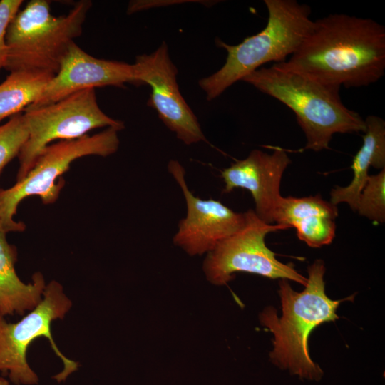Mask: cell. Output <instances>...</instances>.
<instances>
[{"mask_svg": "<svg viewBox=\"0 0 385 385\" xmlns=\"http://www.w3.org/2000/svg\"><path fill=\"white\" fill-rule=\"evenodd\" d=\"M290 163L287 152L279 147L272 154L253 150L245 159L220 171L225 183L223 192L235 188L247 190L254 199L256 215L265 223L272 224L282 197V177Z\"/></svg>", "mask_w": 385, "mask_h": 385, "instance_id": "obj_13", "label": "cell"}, {"mask_svg": "<svg viewBox=\"0 0 385 385\" xmlns=\"http://www.w3.org/2000/svg\"><path fill=\"white\" fill-rule=\"evenodd\" d=\"M28 135L24 113L11 116L6 123L0 125V174L9 163L18 156Z\"/></svg>", "mask_w": 385, "mask_h": 385, "instance_id": "obj_19", "label": "cell"}, {"mask_svg": "<svg viewBox=\"0 0 385 385\" xmlns=\"http://www.w3.org/2000/svg\"><path fill=\"white\" fill-rule=\"evenodd\" d=\"M307 271V282L301 292H295L287 279L279 281L282 316L278 317L274 308L267 307L260 319L274 335L270 354L272 362L302 379L318 381L323 372L309 356V337L317 326L339 318L336 312L343 300H332L327 296L325 266L322 260H317Z\"/></svg>", "mask_w": 385, "mask_h": 385, "instance_id": "obj_2", "label": "cell"}, {"mask_svg": "<svg viewBox=\"0 0 385 385\" xmlns=\"http://www.w3.org/2000/svg\"><path fill=\"white\" fill-rule=\"evenodd\" d=\"M72 305L56 281L46 285L41 302L17 322H6L0 314V373L8 375L16 385H33L38 382L37 374L27 362V350L39 337L50 342L54 353L63 364V371L53 378L61 382L76 371L77 362L66 358L58 349L51 334V323L63 319Z\"/></svg>", "mask_w": 385, "mask_h": 385, "instance_id": "obj_8", "label": "cell"}, {"mask_svg": "<svg viewBox=\"0 0 385 385\" xmlns=\"http://www.w3.org/2000/svg\"><path fill=\"white\" fill-rule=\"evenodd\" d=\"M264 3L268 19L260 32L237 45H229L216 38V45L227 51V57L220 69L198 81L207 101L216 98L265 63L285 61L312 29L314 21L307 4L296 0H265Z\"/></svg>", "mask_w": 385, "mask_h": 385, "instance_id": "obj_4", "label": "cell"}, {"mask_svg": "<svg viewBox=\"0 0 385 385\" xmlns=\"http://www.w3.org/2000/svg\"><path fill=\"white\" fill-rule=\"evenodd\" d=\"M24 111L29 135L18 155L17 181L26 175L41 151L53 140L79 138L98 128L113 127L119 130L125 128L123 122L111 118L100 108L95 88Z\"/></svg>", "mask_w": 385, "mask_h": 385, "instance_id": "obj_7", "label": "cell"}, {"mask_svg": "<svg viewBox=\"0 0 385 385\" xmlns=\"http://www.w3.org/2000/svg\"><path fill=\"white\" fill-rule=\"evenodd\" d=\"M92 3L76 2L69 12L58 17L46 0H31L9 23L6 34L8 54L4 68L40 71L56 74L83 24Z\"/></svg>", "mask_w": 385, "mask_h": 385, "instance_id": "obj_5", "label": "cell"}, {"mask_svg": "<svg viewBox=\"0 0 385 385\" xmlns=\"http://www.w3.org/2000/svg\"><path fill=\"white\" fill-rule=\"evenodd\" d=\"M136 86L151 88L148 106L185 145L207 141L198 120L185 102L177 82L178 69L165 42L150 54L138 55L133 64Z\"/></svg>", "mask_w": 385, "mask_h": 385, "instance_id": "obj_10", "label": "cell"}, {"mask_svg": "<svg viewBox=\"0 0 385 385\" xmlns=\"http://www.w3.org/2000/svg\"><path fill=\"white\" fill-rule=\"evenodd\" d=\"M280 67L322 83L358 88L377 82L385 72V28L371 19L332 14L312 29Z\"/></svg>", "mask_w": 385, "mask_h": 385, "instance_id": "obj_1", "label": "cell"}, {"mask_svg": "<svg viewBox=\"0 0 385 385\" xmlns=\"http://www.w3.org/2000/svg\"><path fill=\"white\" fill-rule=\"evenodd\" d=\"M168 169L183 191L187 209L173 237L176 246L190 256L207 254L243 227L245 212H234L219 200H202L192 193L185 182V170L178 161L171 160Z\"/></svg>", "mask_w": 385, "mask_h": 385, "instance_id": "obj_11", "label": "cell"}, {"mask_svg": "<svg viewBox=\"0 0 385 385\" xmlns=\"http://www.w3.org/2000/svg\"><path fill=\"white\" fill-rule=\"evenodd\" d=\"M22 3V0L0 1V71L4 68L7 59L6 29L11 21L19 12Z\"/></svg>", "mask_w": 385, "mask_h": 385, "instance_id": "obj_20", "label": "cell"}, {"mask_svg": "<svg viewBox=\"0 0 385 385\" xmlns=\"http://www.w3.org/2000/svg\"><path fill=\"white\" fill-rule=\"evenodd\" d=\"M289 108L303 130L304 149L329 148L335 133L364 132V119L342 101L339 88L284 69L277 63L261 67L242 80Z\"/></svg>", "mask_w": 385, "mask_h": 385, "instance_id": "obj_3", "label": "cell"}, {"mask_svg": "<svg viewBox=\"0 0 385 385\" xmlns=\"http://www.w3.org/2000/svg\"><path fill=\"white\" fill-rule=\"evenodd\" d=\"M54 75L40 71L10 72L0 84V122L31 105Z\"/></svg>", "mask_w": 385, "mask_h": 385, "instance_id": "obj_17", "label": "cell"}, {"mask_svg": "<svg viewBox=\"0 0 385 385\" xmlns=\"http://www.w3.org/2000/svg\"><path fill=\"white\" fill-rule=\"evenodd\" d=\"M0 385H10V384L4 377L0 376Z\"/></svg>", "mask_w": 385, "mask_h": 385, "instance_id": "obj_21", "label": "cell"}, {"mask_svg": "<svg viewBox=\"0 0 385 385\" xmlns=\"http://www.w3.org/2000/svg\"><path fill=\"white\" fill-rule=\"evenodd\" d=\"M245 213L243 227L207 254L202 266L207 279L213 284L224 285L234 278L236 272H242L289 279L305 286L307 279L290 264L279 261L265 245L268 233L287 228L265 223L252 209Z\"/></svg>", "mask_w": 385, "mask_h": 385, "instance_id": "obj_9", "label": "cell"}, {"mask_svg": "<svg viewBox=\"0 0 385 385\" xmlns=\"http://www.w3.org/2000/svg\"><path fill=\"white\" fill-rule=\"evenodd\" d=\"M356 211L375 222H384L385 168L377 174L369 175L359 195Z\"/></svg>", "mask_w": 385, "mask_h": 385, "instance_id": "obj_18", "label": "cell"}, {"mask_svg": "<svg viewBox=\"0 0 385 385\" xmlns=\"http://www.w3.org/2000/svg\"><path fill=\"white\" fill-rule=\"evenodd\" d=\"M6 233L0 222V314L3 317L22 315L33 309L41 302L46 287L40 272H36L27 284L18 277L15 270L16 248L7 242Z\"/></svg>", "mask_w": 385, "mask_h": 385, "instance_id": "obj_15", "label": "cell"}, {"mask_svg": "<svg viewBox=\"0 0 385 385\" xmlns=\"http://www.w3.org/2000/svg\"><path fill=\"white\" fill-rule=\"evenodd\" d=\"M337 207L320 195L304 197H282L274 222L294 227L298 238L311 247L330 244L335 237Z\"/></svg>", "mask_w": 385, "mask_h": 385, "instance_id": "obj_14", "label": "cell"}, {"mask_svg": "<svg viewBox=\"0 0 385 385\" xmlns=\"http://www.w3.org/2000/svg\"><path fill=\"white\" fill-rule=\"evenodd\" d=\"M125 83L136 86L133 64L95 58L73 42L58 71L39 97L25 109L53 103L82 90L108 86L125 88Z\"/></svg>", "mask_w": 385, "mask_h": 385, "instance_id": "obj_12", "label": "cell"}, {"mask_svg": "<svg viewBox=\"0 0 385 385\" xmlns=\"http://www.w3.org/2000/svg\"><path fill=\"white\" fill-rule=\"evenodd\" d=\"M119 130L109 127L93 135H86L73 140H60L47 145L38 156L26 175L8 189L0 188V222L6 232H22L26 225L14 216L21 201L31 195H38L43 204L53 203L64 185L63 178L71 163L86 155L106 157L115 153L120 144Z\"/></svg>", "mask_w": 385, "mask_h": 385, "instance_id": "obj_6", "label": "cell"}, {"mask_svg": "<svg viewBox=\"0 0 385 385\" xmlns=\"http://www.w3.org/2000/svg\"><path fill=\"white\" fill-rule=\"evenodd\" d=\"M366 128L363 144L353 158L351 169L353 178L346 187L336 186L330 192V202L337 205L348 204L354 211L359 195L369 177L371 166L385 168V122L376 115H368L364 120Z\"/></svg>", "mask_w": 385, "mask_h": 385, "instance_id": "obj_16", "label": "cell"}]
</instances>
